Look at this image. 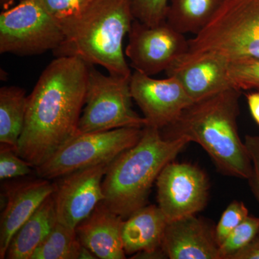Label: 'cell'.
Listing matches in <instances>:
<instances>
[{
	"instance_id": "cell-30",
	"label": "cell",
	"mask_w": 259,
	"mask_h": 259,
	"mask_svg": "<svg viewBox=\"0 0 259 259\" xmlns=\"http://www.w3.org/2000/svg\"><path fill=\"white\" fill-rule=\"evenodd\" d=\"M250 114L259 125V93H250L245 95Z\"/></svg>"
},
{
	"instance_id": "cell-23",
	"label": "cell",
	"mask_w": 259,
	"mask_h": 259,
	"mask_svg": "<svg viewBox=\"0 0 259 259\" xmlns=\"http://www.w3.org/2000/svg\"><path fill=\"white\" fill-rule=\"evenodd\" d=\"M259 235V218L248 215L219 246L221 259H232Z\"/></svg>"
},
{
	"instance_id": "cell-10",
	"label": "cell",
	"mask_w": 259,
	"mask_h": 259,
	"mask_svg": "<svg viewBox=\"0 0 259 259\" xmlns=\"http://www.w3.org/2000/svg\"><path fill=\"white\" fill-rule=\"evenodd\" d=\"M156 182L158 206L168 222L196 214L207 204L208 180L197 166L170 162Z\"/></svg>"
},
{
	"instance_id": "cell-12",
	"label": "cell",
	"mask_w": 259,
	"mask_h": 259,
	"mask_svg": "<svg viewBox=\"0 0 259 259\" xmlns=\"http://www.w3.org/2000/svg\"><path fill=\"white\" fill-rule=\"evenodd\" d=\"M130 85L146 125L160 130L173 123L193 103L180 79L173 75L157 79L135 71Z\"/></svg>"
},
{
	"instance_id": "cell-4",
	"label": "cell",
	"mask_w": 259,
	"mask_h": 259,
	"mask_svg": "<svg viewBox=\"0 0 259 259\" xmlns=\"http://www.w3.org/2000/svg\"><path fill=\"white\" fill-rule=\"evenodd\" d=\"M191 143L186 137L167 139L161 130L146 125L139 142L109 165L102 182L104 204L124 220L148 203L162 169Z\"/></svg>"
},
{
	"instance_id": "cell-31",
	"label": "cell",
	"mask_w": 259,
	"mask_h": 259,
	"mask_svg": "<svg viewBox=\"0 0 259 259\" xmlns=\"http://www.w3.org/2000/svg\"><path fill=\"white\" fill-rule=\"evenodd\" d=\"M97 258L96 255L94 254L93 252L91 251L89 248L85 247L84 245L81 244V248H80L79 258L78 259H95Z\"/></svg>"
},
{
	"instance_id": "cell-26",
	"label": "cell",
	"mask_w": 259,
	"mask_h": 259,
	"mask_svg": "<svg viewBox=\"0 0 259 259\" xmlns=\"http://www.w3.org/2000/svg\"><path fill=\"white\" fill-rule=\"evenodd\" d=\"M248 215V209L239 201H233L227 207L215 228L216 240L219 246Z\"/></svg>"
},
{
	"instance_id": "cell-5",
	"label": "cell",
	"mask_w": 259,
	"mask_h": 259,
	"mask_svg": "<svg viewBox=\"0 0 259 259\" xmlns=\"http://www.w3.org/2000/svg\"><path fill=\"white\" fill-rule=\"evenodd\" d=\"M186 54L227 61L259 58V0H224L209 23L188 40Z\"/></svg>"
},
{
	"instance_id": "cell-24",
	"label": "cell",
	"mask_w": 259,
	"mask_h": 259,
	"mask_svg": "<svg viewBox=\"0 0 259 259\" xmlns=\"http://www.w3.org/2000/svg\"><path fill=\"white\" fill-rule=\"evenodd\" d=\"M169 0H133L135 19L148 26L166 21Z\"/></svg>"
},
{
	"instance_id": "cell-28",
	"label": "cell",
	"mask_w": 259,
	"mask_h": 259,
	"mask_svg": "<svg viewBox=\"0 0 259 259\" xmlns=\"http://www.w3.org/2000/svg\"><path fill=\"white\" fill-rule=\"evenodd\" d=\"M244 143L253 165V171L248 180L252 192L259 203V136L247 135Z\"/></svg>"
},
{
	"instance_id": "cell-29",
	"label": "cell",
	"mask_w": 259,
	"mask_h": 259,
	"mask_svg": "<svg viewBox=\"0 0 259 259\" xmlns=\"http://www.w3.org/2000/svg\"><path fill=\"white\" fill-rule=\"evenodd\" d=\"M232 259H259V235L249 244L233 255Z\"/></svg>"
},
{
	"instance_id": "cell-6",
	"label": "cell",
	"mask_w": 259,
	"mask_h": 259,
	"mask_svg": "<svg viewBox=\"0 0 259 259\" xmlns=\"http://www.w3.org/2000/svg\"><path fill=\"white\" fill-rule=\"evenodd\" d=\"M131 78L107 76L90 65L85 107L76 134L147 125L133 109Z\"/></svg>"
},
{
	"instance_id": "cell-32",
	"label": "cell",
	"mask_w": 259,
	"mask_h": 259,
	"mask_svg": "<svg viewBox=\"0 0 259 259\" xmlns=\"http://www.w3.org/2000/svg\"><path fill=\"white\" fill-rule=\"evenodd\" d=\"M18 0H0V5L3 10L9 9L14 5L15 2ZM20 1V0H19Z\"/></svg>"
},
{
	"instance_id": "cell-21",
	"label": "cell",
	"mask_w": 259,
	"mask_h": 259,
	"mask_svg": "<svg viewBox=\"0 0 259 259\" xmlns=\"http://www.w3.org/2000/svg\"><path fill=\"white\" fill-rule=\"evenodd\" d=\"M81 246L76 230L57 222L30 259H78Z\"/></svg>"
},
{
	"instance_id": "cell-19",
	"label": "cell",
	"mask_w": 259,
	"mask_h": 259,
	"mask_svg": "<svg viewBox=\"0 0 259 259\" xmlns=\"http://www.w3.org/2000/svg\"><path fill=\"white\" fill-rule=\"evenodd\" d=\"M224 0H169L166 23L181 33L197 35L209 23Z\"/></svg>"
},
{
	"instance_id": "cell-9",
	"label": "cell",
	"mask_w": 259,
	"mask_h": 259,
	"mask_svg": "<svg viewBox=\"0 0 259 259\" xmlns=\"http://www.w3.org/2000/svg\"><path fill=\"white\" fill-rule=\"evenodd\" d=\"M125 54L130 66L152 76L166 71L188 49V40L166 22L148 26L135 19Z\"/></svg>"
},
{
	"instance_id": "cell-25",
	"label": "cell",
	"mask_w": 259,
	"mask_h": 259,
	"mask_svg": "<svg viewBox=\"0 0 259 259\" xmlns=\"http://www.w3.org/2000/svg\"><path fill=\"white\" fill-rule=\"evenodd\" d=\"M32 165L18 156L14 148L1 144L0 148V180L26 176L31 173Z\"/></svg>"
},
{
	"instance_id": "cell-7",
	"label": "cell",
	"mask_w": 259,
	"mask_h": 259,
	"mask_svg": "<svg viewBox=\"0 0 259 259\" xmlns=\"http://www.w3.org/2000/svg\"><path fill=\"white\" fill-rule=\"evenodd\" d=\"M143 128L121 127L76 134L35 168L37 176L55 180L78 170L110 163L139 142Z\"/></svg>"
},
{
	"instance_id": "cell-27",
	"label": "cell",
	"mask_w": 259,
	"mask_h": 259,
	"mask_svg": "<svg viewBox=\"0 0 259 259\" xmlns=\"http://www.w3.org/2000/svg\"><path fill=\"white\" fill-rule=\"evenodd\" d=\"M90 0H40L46 9L58 20H65L77 13Z\"/></svg>"
},
{
	"instance_id": "cell-2",
	"label": "cell",
	"mask_w": 259,
	"mask_h": 259,
	"mask_svg": "<svg viewBox=\"0 0 259 259\" xmlns=\"http://www.w3.org/2000/svg\"><path fill=\"white\" fill-rule=\"evenodd\" d=\"M241 95L240 90L228 89L193 102L161 130L162 136L187 138L202 146L223 175L248 180L253 165L237 125Z\"/></svg>"
},
{
	"instance_id": "cell-14",
	"label": "cell",
	"mask_w": 259,
	"mask_h": 259,
	"mask_svg": "<svg viewBox=\"0 0 259 259\" xmlns=\"http://www.w3.org/2000/svg\"><path fill=\"white\" fill-rule=\"evenodd\" d=\"M226 66L227 60L219 56L185 53L166 70V74L177 76L194 102L232 89Z\"/></svg>"
},
{
	"instance_id": "cell-1",
	"label": "cell",
	"mask_w": 259,
	"mask_h": 259,
	"mask_svg": "<svg viewBox=\"0 0 259 259\" xmlns=\"http://www.w3.org/2000/svg\"><path fill=\"white\" fill-rule=\"evenodd\" d=\"M89 70L90 65L78 58L56 57L28 97L25 126L16 153L35 168L76 134L85 105Z\"/></svg>"
},
{
	"instance_id": "cell-16",
	"label": "cell",
	"mask_w": 259,
	"mask_h": 259,
	"mask_svg": "<svg viewBox=\"0 0 259 259\" xmlns=\"http://www.w3.org/2000/svg\"><path fill=\"white\" fill-rule=\"evenodd\" d=\"M167 221L158 206L146 205L124 220L122 239L126 254L132 258H166L161 245Z\"/></svg>"
},
{
	"instance_id": "cell-17",
	"label": "cell",
	"mask_w": 259,
	"mask_h": 259,
	"mask_svg": "<svg viewBox=\"0 0 259 259\" xmlns=\"http://www.w3.org/2000/svg\"><path fill=\"white\" fill-rule=\"evenodd\" d=\"M124 219L103 202L76 226L81 244L100 259H124L125 252L122 239Z\"/></svg>"
},
{
	"instance_id": "cell-15",
	"label": "cell",
	"mask_w": 259,
	"mask_h": 259,
	"mask_svg": "<svg viewBox=\"0 0 259 259\" xmlns=\"http://www.w3.org/2000/svg\"><path fill=\"white\" fill-rule=\"evenodd\" d=\"M54 191V182L40 177L8 187L0 219V258H5L15 233Z\"/></svg>"
},
{
	"instance_id": "cell-20",
	"label": "cell",
	"mask_w": 259,
	"mask_h": 259,
	"mask_svg": "<svg viewBox=\"0 0 259 259\" xmlns=\"http://www.w3.org/2000/svg\"><path fill=\"white\" fill-rule=\"evenodd\" d=\"M28 97L19 87L0 89V143L15 151L25 126Z\"/></svg>"
},
{
	"instance_id": "cell-22",
	"label": "cell",
	"mask_w": 259,
	"mask_h": 259,
	"mask_svg": "<svg viewBox=\"0 0 259 259\" xmlns=\"http://www.w3.org/2000/svg\"><path fill=\"white\" fill-rule=\"evenodd\" d=\"M226 76L231 88L259 90V58L227 61Z\"/></svg>"
},
{
	"instance_id": "cell-3",
	"label": "cell",
	"mask_w": 259,
	"mask_h": 259,
	"mask_svg": "<svg viewBox=\"0 0 259 259\" xmlns=\"http://www.w3.org/2000/svg\"><path fill=\"white\" fill-rule=\"evenodd\" d=\"M133 0H90L77 13L61 20L64 40L53 51L99 65L114 76L131 77L123 41L134 21Z\"/></svg>"
},
{
	"instance_id": "cell-18",
	"label": "cell",
	"mask_w": 259,
	"mask_h": 259,
	"mask_svg": "<svg viewBox=\"0 0 259 259\" xmlns=\"http://www.w3.org/2000/svg\"><path fill=\"white\" fill-rule=\"evenodd\" d=\"M57 222L53 193L15 233L10 242L5 258L30 259Z\"/></svg>"
},
{
	"instance_id": "cell-13",
	"label": "cell",
	"mask_w": 259,
	"mask_h": 259,
	"mask_svg": "<svg viewBox=\"0 0 259 259\" xmlns=\"http://www.w3.org/2000/svg\"><path fill=\"white\" fill-rule=\"evenodd\" d=\"M161 248L170 259H221L215 228L195 214L168 222Z\"/></svg>"
},
{
	"instance_id": "cell-8",
	"label": "cell",
	"mask_w": 259,
	"mask_h": 259,
	"mask_svg": "<svg viewBox=\"0 0 259 259\" xmlns=\"http://www.w3.org/2000/svg\"><path fill=\"white\" fill-rule=\"evenodd\" d=\"M64 40L60 20L40 0H20L0 15V53L32 56L54 51Z\"/></svg>"
},
{
	"instance_id": "cell-11",
	"label": "cell",
	"mask_w": 259,
	"mask_h": 259,
	"mask_svg": "<svg viewBox=\"0 0 259 259\" xmlns=\"http://www.w3.org/2000/svg\"><path fill=\"white\" fill-rule=\"evenodd\" d=\"M110 163L83 168L57 179L54 196L58 222L76 229L104 200L102 182Z\"/></svg>"
}]
</instances>
